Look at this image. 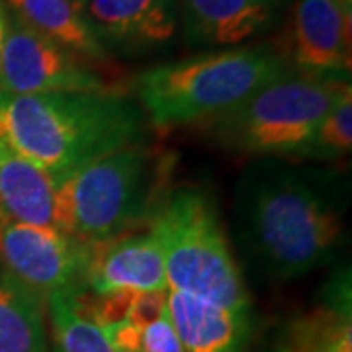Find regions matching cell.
<instances>
[{
	"label": "cell",
	"instance_id": "1",
	"mask_svg": "<svg viewBox=\"0 0 352 352\" xmlns=\"http://www.w3.org/2000/svg\"><path fill=\"white\" fill-rule=\"evenodd\" d=\"M349 178L286 159H252L233 194V243L264 284H286L331 264L344 241Z\"/></svg>",
	"mask_w": 352,
	"mask_h": 352
},
{
	"label": "cell",
	"instance_id": "2",
	"mask_svg": "<svg viewBox=\"0 0 352 352\" xmlns=\"http://www.w3.org/2000/svg\"><path fill=\"white\" fill-rule=\"evenodd\" d=\"M0 138L57 184L104 155L147 143L149 122L133 96L112 88L50 94L0 90Z\"/></svg>",
	"mask_w": 352,
	"mask_h": 352
},
{
	"label": "cell",
	"instance_id": "3",
	"mask_svg": "<svg viewBox=\"0 0 352 352\" xmlns=\"http://www.w3.org/2000/svg\"><path fill=\"white\" fill-rule=\"evenodd\" d=\"M175 157L138 143L80 166L55 184V229L88 245L151 223L170 192Z\"/></svg>",
	"mask_w": 352,
	"mask_h": 352
},
{
	"label": "cell",
	"instance_id": "4",
	"mask_svg": "<svg viewBox=\"0 0 352 352\" xmlns=\"http://www.w3.org/2000/svg\"><path fill=\"white\" fill-rule=\"evenodd\" d=\"M289 69L272 43L241 45L147 69L131 80V92L149 127L164 131L210 122Z\"/></svg>",
	"mask_w": 352,
	"mask_h": 352
},
{
	"label": "cell",
	"instance_id": "5",
	"mask_svg": "<svg viewBox=\"0 0 352 352\" xmlns=\"http://www.w3.org/2000/svg\"><path fill=\"white\" fill-rule=\"evenodd\" d=\"M149 227L163 247L168 289L252 315L247 280L210 190L170 188Z\"/></svg>",
	"mask_w": 352,
	"mask_h": 352
},
{
	"label": "cell",
	"instance_id": "6",
	"mask_svg": "<svg viewBox=\"0 0 352 352\" xmlns=\"http://www.w3.org/2000/svg\"><path fill=\"white\" fill-rule=\"evenodd\" d=\"M349 88L351 78L289 69L233 110L198 127L227 151L251 159L300 161L315 127Z\"/></svg>",
	"mask_w": 352,
	"mask_h": 352
},
{
	"label": "cell",
	"instance_id": "7",
	"mask_svg": "<svg viewBox=\"0 0 352 352\" xmlns=\"http://www.w3.org/2000/svg\"><path fill=\"white\" fill-rule=\"evenodd\" d=\"M96 63L65 50L8 16L0 53V90L10 94H50L108 90Z\"/></svg>",
	"mask_w": 352,
	"mask_h": 352
},
{
	"label": "cell",
	"instance_id": "8",
	"mask_svg": "<svg viewBox=\"0 0 352 352\" xmlns=\"http://www.w3.org/2000/svg\"><path fill=\"white\" fill-rule=\"evenodd\" d=\"M90 245L55 227L0 223V264L24 288L47 303L53 294L82 286Z\"/></svg>",
	"mask_w": 352,
	"mask_h": 352
},
{
	"label": "cell",
	"instance_id": "9",
	"mask_svg": "<svg viewBox=\"0 0 352 352\" xmlns=\"http://www.w3.org/2000/svg\"><path fill=\"white\" fill-rule=\"evenodd\" d=\"M280 51L300 73L351 78V10L337 0H296Z\"/></svg>",
	"mask_w": 352,
	"mask_h": 352
},
{
	"label": "cell",
	"instance_id": "10",
	"mask_svg": "<svg viewBox=\"0 0 352 352\" xmlns=\"http://www.w3.org/2000/svg\"><path fill=\"white\" fill-rule=\"evenodd\" d=\"M82 286L94 294L112 289H168L163 247L151 227L90 245Z\"/></svg>",
	"mask_w": 352,
	"mask_h": 352
},
{
	"label": "cell",
	"instance_id": "11",
	"mask_svg": "<svg viewBox=\"0 0 352 352\" xmlns=\"http://www.w3.org/2000/svg\"><path fill=\"white\" fill-rule=\"evenodd\" d=\"M192 47H239L272 28L286 0H176Z\"/></svg>",
	"mask_w": 352,
	"mask_h": 352
},
{
	"label": "cell",
	"instance_id": "12",
	"mask_svg": "<svg viewBox=\"0 0 352 352\" xmlns=\"http://www.w3.org/2000/svg\"><path fill=\"white\" fill-rule=\"evenodd\" d=\"M78 6L106 50L161 45L178 28L176 0H78Z\"/></svg>",
	"mask_w": 352,
	"mask_h": 352
},
{
	"label": "cell",
	"instance_id": "13",
	"mask_svg": "<svg viewBox=\"0 0 352 352\" xmlns=\"http://www.w3.org/2000/svg\"><path fill=\"white\" fill-rule=\"evenodd\" d=\"M278 352H352L351 268L339 266L311 309L289 321Z\"/></svg>",
	"mask_w": 352,
	"mask_h": 352
},
{
	"label": "cell",
	"instance_id": "14",
	"mask_svg": "<svg viewBox=\"0 0 352 352\" xmlns=\"http://www.w3.org/2000/svg\"><path fill=\"white\" fill-rule=\"evenodd\" d=\"M168 317L182 352H247L252 339V315L227 311L180 292H166Z\"/></svg>",
	"mask_w": 352,
	"mask_h": 352
},
{
	"label": "cell",
	"instance_id": "15",
	"mask_svg": "<svg viewBox=\"0 0 352 352\" xmlns=\"http://www.w3.org/2000/svg\"><path fill=\"white\" fill-rule=\"evenodd\" d=\"M0 214L8 221L55 227V182L0 138Z\"/></svg>",
	"mask_w": 352,
	"mask_h": 352
},
{
	"label": "cell",
	"instance_id": "16",
	"mask_svg": "<svg viewBox=\"0 0 352 352\" xmlns=\"http://www.w3.org/2000/svg\"><path fill=\"white\" fill-rule=\"evenodd\" d=\"M8 16L92 63L108 61V50L88 28L76 0H2Z\"/></svg>",
	"mask_w": 352,
	"mask_h": 352
},
{
	"label": "cell",
	"instance_id": "17",
	"mask_svg": "<svg viewBox=\"0 0 352 352\" xmlns=\"http://www.w3.org/2000/svg\"><path fill=\"white\" fill-rule=\"evenodd\" d=\"M0 352H51L47 303L0 264Z\"/></svg>",
	"mask_w": 352,
	"mask_h": 352
},
{
	"label": "cell",
	"instance_id": "18",
	"mask_svg": "<svg viewBox=\"0 0 352 352\" xmlns=\"http://www.w3.org/2000/svg\"><path fill=\"white\" fill-rule=\"evenodd\" d=\"M47 311L51 352H113L104 331L88 315L80 286L53 294Z\"/></svg>",
	"mask_w": 352,
	"mask_h": 352
},
{
	"label": "cell",
	"instance_id": "19",
	"mask_svg": "<svg viewBox=\"0 0 352 352\" xmlns=\"http://www.w3.org/2000/svg\"><path fill=\"white\" fill-rule=\"evenodd\" d=\"M352 147V88L344 90L315 127L300 161H337Z\"/></svg>",
	"mask_w": 352,
	"mask_h": 352
},
{
	"label": "cell",
	"instance_id": "20",
	"mask_svg": "<svg viewBox=\"0 0 352 352\" xmlns=\"http://www.w3.org/2000/svg\"><path fill=\"white\" fill-rule=\"evenodd\" d=\"M113 352H182L168 314L149 325H133L122 321L102 329Z\"/></svg>",
	"mask_w": 352,
	"mask_h": 352
},
{
	"label": "cell",
	"instance_id": "21",
	"mask_svg": "<svg viewBox=\"0 0 352 352\" xmlns=\"http://www.w3.org/2000/svg\"><path fill=\"white\" fill-rule=\"evenodd\" d=\"M6 30H8V14L4 10V6L0 4V53H2V45L6 39Z\"/></svg>",
	"mask_w": 352,
	"mask_h": 352
},
{
	"label": "cell",
	"instance_id": "22",
	"mask_svg": "<svg viewBox=\"0 0 352 352\" xmlns=\"http://www.w3.org/2000/svg\"><path fill=\"white\" fill-rule=\"evenodd\" d=\"M337 2H339L340 6H344L346 10H351L352 8V0H337Z\"/></svg>",
	"mask_w": 352,
	"mask_h": 352
},
{
	"label": "cell",
	"instance_id": "23",
	"mask_svg": "<svg viewBox=\"0 0 352 352\" xmlns=\"http://www.w3.org/2000/svg\"><path fill=\"white\" fill-rule=\"evenodd\" d=\"M2 219H4V215L0 214V223H2Z\"/></svg>",
	"mask_w": 352,
	"mask_h": 352
},
{
	"label": "cell",
	"instance_id": "24",
	"mask_svg": "<svg viewBox=\"0 0 352 352\" xmlns=\"http://www.w3.org/2000/svg\"><path fill=\"white\" fill-rule=\"evenodd\" d=\"M76 2H78V0H76Z\"/></svg>",
	"mask_w": 352,
	"mask_h": 352
},
{
	"label": "cell",
	"instance_id": "25",
	"mask_svg": "<svg viewBox=\"0 0 352 352\" xmlns=\"http://www.w3.org/2000/svg\"><path fill=\"white\" fill-rule=\"evenodd\" d=\"M276 352H278V351H276Z\"/></svg>",
	"mask_w": 352,
	"mask_h": 352
}]
</instances>
